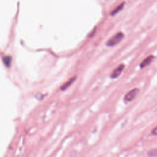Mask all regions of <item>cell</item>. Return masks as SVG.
Listing matches in <instances>:
<instances>
[{"instance_id":"1","label":"cell","mask_w":157,"mask_h":157,"mask_svg":"<svg viewBox=\"0 0 157 157\" xmlns=\"http://www.w3.org/2000/svg\"><path fill=\"white\" fill-rule=\"evenodd\" d=\"M124 38V34L122 32H118L112 36L106 42V45L108 47H113L119 44Z\"/></svg>"},{"instance_id":"2","label":"cell","mask_w":157,"mask_h":157,"mask_svg":"<svg viewBox=\"0 0 157 157\" xmlns=\"http://www.w3.org/2000/svg\"><path fill=\"white\" fill-rule=\"evenodd\" d=\"M139 89L137 88H133L131 90H130L129 92H128L125 94V96L124 97V101L126 103L131 102L137 96V95L139 93Z\"/></svg>"},{"instance_id":"3","label":"cell","mask_w":157,"mask_h":157,"mask_svg":"<svg viewBox=\"0 0 157 157\" xmlns=\"http://www.w3.org/2000/svg\"><path fill=\"white\" fill-rule=\"evenodd\" d=\"M124 69V65L123 64H121L118 65L110 74V77L112 78H116L121 74L123 69Z\"/></svg>"},{"instance_id":"4","label":"cell","mask_w":157,"mask_h":157,"mask_svg":"<svg viewBox=\"0 0 157 157\" xmlns=\"http://www.w3.org/2000/svg\"><path fill=\"white\" fill-rule=\"evenodd\" d=\"M154 56L153 55H149L147 58H145L140 64V68H144L147 66H148L153 60Z\"/></svg>"},{"instance_id":"5","label":"cell","mask_w":157,"mask_h":157,"mask_svg":"<svg viewBox=\"0 0 157 157\" xmlns=\"http://www.w3.org/2000/svg\"><path fill=\"white\" fill-rule=\"evenodd\" d=\"M124 6V2H123L122 3H121L119 6H118L114 10H113L111 13H110V15L112 16H113L115 15H116L117 13H118L120 11H121L123 9V7Z\"/></svg>"},{"instance_id":"6","label":"cell","mask_w":157,"mask_h":157,"mask_svg":"<svg viewBox=\"0 0 157 157\" xmlns=\"http://www.w3.org/2000/svg\"><path fill=\"white\" fill-rule=\"evenodd\" d=\"M75 78V77H73V78H72L71 79H70L69 81H67L66 83H64V84L62 86L61 90H65L66 89H67V88L74 82Z\"/></svg>"},{"instance_id":"7","label":"cell","mask_w":157,"mask_h":157,"mask_svg":"<svg viewBox=\"0 0 157 157\" xmlns=\"http://www.w3.org/2000/svg\"><path fill=\"white\" fill-rule=\"evenodd\" d=\"M12 58L10 56H6L3 58V62L6 67H9L11 63Z\"/></svg>"},{"instance_id":"8","label":"cell","mask_w":157,"mask_h":157,"mask_svg":"<svg viewBox=\"0 0 157 157\" xmlns=\"http://www.w3.org/2000/svg\"><path fill=\"white\" fill-rule=\"evenodd\" d=\"M150 157H157V149H153L148 152Z\"/></svg>"},{"instance_id":"9","label":"cell","mask_w":157,"mask_h":157,"mask_svg":"<svg viewBox=\"0 0 157 157\" xmlns=\"http://www.w3.org/2000/svg\"><path fill=\"white\" fill-rule=\"evenodd\" d=\"M151 133L153 135H155V136H157V126L155 127L151 131Z\"/></svg>"}]
</instances>
